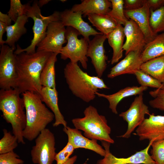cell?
<instances>
[{
	"label": "cell",
	"mask_w": 164,
	"mask_h": 164,
	"mask_svg": "<svg viewBox=\"0 0 164 164\" xmlns=\"http://www.w3.org/2000/svg\"><path fill=\"white\" fill-rule=\"evenodd\" d=\"M52 53L23 52L15 55L17 79L15 89L22 94L26 91L39 93L43 86L40 80L42 71Z\"/></svg>",
	"instance_id": "1"
},
{
	"label": "cell",
	"mask_w": 164,
	"mask_h": 164,
	"mask_svg": "<svg viewBox=\"0 0 164 164\" xmlns=\"http://www.w3.org/2000/svg\"><path fill=\"white\" fill-rule=\"evenodd\" d=\"M24 100L26 124L23 131L24 138L31 141L55 118L54 115L43 103L39 93L26 91L22 93Z\"/></svg>",
	"instance_id": "2"
},
{
	"label": "cell",
	"mask_w": 164,
	"mask_h": 164,
	"mask_svg": "<svg viewBox=\"0 0 164 164\" xmlns=\"http://www.w3.org/2000/svg\"><path fill=\"white\" fill-rule=\"evenodd\" d=\"M63 72L71 92L85 102L94 100L99 89H109L102 79L90 75L82 70L77 63L69 62L66 65Z\"/></svg>",
	"instance_id": "3"
},
{
	"label": "cell",
	"mask_w": 164,
	"mask_h": 164,
	"mask_svg": "<svg viewBox=\"0 0 164 164\" xmlns=\"http://www.w3.org/2000/svg\"><path fill=\"white\" fill-rule=\"evenodd\" d=\"M20 94L16 89H1L0 110L4 119L11 125L12 134L17 138L18 143L24 144L23 132L26 119L24 101Z\"/></svg>",
	"instance_id": "4"
},
{
	"label": "cell",
	"mask_w": 164,
	"mask_h": 164,
	"mask_svg": "<svg viewBox=\"0 0 164 164\" xmlns=\"http://www.w3.org/2000/svg\"><path fill=\"white\" fill-rule=\"evenodd\" d=\"M84 114V117L72 119L75 128L83 131L84 136L90 139L114 143L110 136L111 128L104 116L100 115L97 109L91 105L85 109Z\"/></svg>",
	"instance_id": "5"
},
{
	"label": "cell",
	"mask_w": 164,
	"mask_h": 164,
	"mask_svg": "<svg viewBox=\"0 0 164 164\" xmlns=\"http://www.w3.org/2000/svg\"><path fill=\"white\" fill-rule=\"evenodd\" d=\"M25 4V15L34 21L32 28L33 37L30 44L26 48L22 49L19 45H17V48L14 52L16 55L23 52L28 53L36 52L35 48L45 37L49 25L53 21L60 20V12L57 11H54L52 15L47 16L42 15L38 1H34L32 5L29 3Z\"/></svg>",
	"instance_id": "6"
},
{
	"label": "cell",
	"mask_w": 164,
	"mask_h": 164,
	"mask_svg": "<svg viewBox=\"0 0 164 164\" xmlns=\"http://www.w3.org/2000/svg\"><path fill=\"white\" fill-rule=\"evenodd\" d=\"M80 32L75 29L67 26L66 28V38L67 43L63 47L60 53L62 59H67L74 63L80 62L83 68H87L88 58L87 53L88 42L84 38H78Z\"/></svg>",
	"instance_id": "7"
},
{
	"label": "cell",
	"mask_w": 164,
	"mask_h": 164,
	"mask_svg": "<svg viewBox=\"0 0 164 164\" xmlns=\"http://www.w3.org/2000/svg\"><path fill=\"white\" fill-rule=\"evenodd\" d=\"M30 153L35 164H52L55 160V139L53 134L48 128L41 131L35 139Z\"/></svg>",
	"instance_id": "8"
},
{
	"label": "cell",
	"mask_w": 164,
	"mask_h": 164,
	"mask_svg": "<svg viewBox=\"0 0 164 164\" xmlns=\"http://www.w3.org/2000/svg\"><path fill=\"white\" fill-rule=\"evenodd\" d=\"M16 50L8 45L1 46L0 53V87L1 89L15 88L17 79Z\"/></svg>",
	"instance_id": "9"
},
{
	"label": "cell",
	"mask_w": 164,
	"mask_h": 164,
	"mask_svg": "<svg viewBox=\"0 0 164 164\" xmlns=\"http://www.w3.org/2000/svg\"><path fill=\"white\" fill-rule=\"evenodd\" d=\"M66 33V28L60 20L52 22L45 37L37 44L36 51L60 54L63 45L67 42Z\"/></svg>",
	"instance_id": "10"
},
{
	"label": "cell",
	"mask_w": 164,
	"mask_h": 164,
	"mask_svg": "<svg viewBox=\"0 0 164 164\" xmlns=\"http://www.w3.org/2000/svg\"><path fill=\"white\" fill-rule=\"evenodd\" d=\"M150 114L148 107L144 103L142 94L136 96L129 108L119 114V116L127 123L128 127L125 132L118 137L129 138L135 128L143 122L145 115Z\"/></svg>",
	"instance_id": "11"
},
{
	"label": "cell",
	"mask_w": 164,
	"mask_h": 164,
	"mask_svg": "<svg viewBox=\"0 0 164 164\" xmlns=\"http://www.w3.org/2000/svg\"><path fill=\"white\" fill-rule=\"evenodd\" d=\"M149 141L143 149L135 152L127 158H118L113 155L110 151V143L101 141L102 145L105 150L104 158L97 162L96 164H156L149 153V149L153 142Z\"/></svg>",
	"instance_id": "12"
},
{
	"label": "cell",
	"mask_w": 164,
	"mask_h": 164,
	"mask_svg": "<svg viewBox=\"0 0 164 164\" xmlns=\"http://www.w3.org/2000/svg\"><path fill=\"white\" fill-rule=\"evenodd\" d=\"M138 127L134 134L140 141L153 142L164 139V116L150 114Z\"/></svg>",
	"instance_id": "13"
},
{
	"label": "cell",
	"mask_w": 164,
	"mask_h": 164,
	"mask_svg": "<svg viewBox=\"0 0 164 164\" xmlns=\"http://www.w3.org/2000/svg\"><path fill=\"white\" fill-rule=\"evenodd\" d=\"M106 39L105 35H97L88 42L87 56L91 58L97 76L101 78L107 67V57L104 46Z\"/></svg>",
	"instance_id": "14"
},
{
	"label": "cell",
	"mask_w": 164,
	"mask_h": 164,
	"mask_svg": "<svg viewBox=\"0 0 164 164\" xmlns=\"http://www.w3.org/2000/svg\"><path fill=\"white\" fill-rule=\"evenodd\" d=\"M126 40L123 47L127 55L131 52L142 53L147 43L145 35L137 24L129 19L124 27Z\"/></svg>",
	"instance_id": "15"
},
{
	"label": "cell",
	"mask_w": 164,
	"mask_h": 164,
	"mask_svg": "<svg viewBox=\"0 0 164 164\" xmlns=\"http://www.w3.org/2000/svg\"><path fill=\"white\" fill-rule=\"evenodd\" d=\"M82 15L81 12H74L71 9H66L60 12V20L65 26L71 27L77 30L88 42L90 40V36L103 34L85 22Z\"/></svg>",
	"instance_id": "16"
},
{
	"label": "cell",
	"mask_w": 164,
	"mask_h": 164,
	"mask_svg": "<svg viewBox=\"0 0 164 164\" xmlns=\"http://www.w3.org/2000/svg\"><path fill=\"white\" fill-rule=\"evenodd\" d=\"M63 131L67 135L68 142L75 149L84 148L92 150L102 156L105 155V150L98 144L97 140L90 139L83 135L80 130L68 126L64 127Z\"/></svg>",
	"instance_id": "17"
},
{
	"label": "cell",
	"mask_w": 164,
	"mask_h": 164,
	"mask_svg": "<svg viewBox=\"0 0 164 164\" xmlns=\"http://www.w3.org/2000/svg\"><path fill=\"white\" fill-rule=\"evenodd\" d=\"M127 18L134 21L143 33L147 43L151 41L157 35L155 34L151 27L149 19L150 10L145 0V3L141 8L134 10L124 9Z\"/></svg>",
	"instance_id": "18"
},
{
	"label": "cell",
	"mask_w": 164,
	"mask_h": 164,
	"mask_svg": "<svg viewBox=\"0 0 164 164\" xmlns=\"http://www.w3.org/2000/svg\"><path fill=\"white\" fill-rule=\"evenodd\" d=\"M141 54L142 53L137 52L129 53L124 59L111 69L108 77L113 78L126 74H134L137 71L140 69L143 63Z\"/></svg>",
	"instance_id": "19"
},
{
	"label": "cell",
	"mask_w": 164,
	"mask_h": 164,
	"mask_svg": "<svg viewBox=\"0 0 164 164\" xmlns=\"http://www.w3.org/2000/svg\"><path fill=\"white\" fill-rule=\"evenodd\" d=\"M41 99L52 111L55 117L53 126L57 127L63 125L66 127L67 123L61 113L58 104V94L56 88L43 87L39 93Z\"/></svg>",
	"instance_id": "20"
},
{
	"label": "cell",
	"mask_w": 164,
	"mask_h": 164,
	"mask_svg": "<svg viewBox=\"0 0 164 164\" xmlns=\"http://www.w3.org/2000/svg\"><path fill=\"white\" fill-rule=\"evenodd\" d=\"M112 4L108 0H84L74 5L71 9L74 12H81L83 17L89 14H107L111 10Z\"/></svg>",
	"instance_id": "21"
},
{
	"label": "cell",
	"mask_w": 164,
	"mask_h": 164,
	"mask_svg": "<svg viewBox=\"0 0 164 164\" xmlns=\"http://www.w3.org/2000/svg\"><path fill=\"white\" fill-rule=\"evenodd\" d=\"M147 89V87L142 86H130L121 89L117 92L111 94L107 95L97 92L96 93V95L107 99L109 103V108L113 113L117 114V105L123 98L133 95L142 94L143 92Z\"/></svg>",
	"instance_id": "22"
},
{
	"label": "cell",
	"mask_w": 164,
	"mask_h": 164,
	"mask_svg": "<svg viewBox=\"0 0 164 164\" xmlns=\"http://www.w3.org/2000/svg\"><path fill=\"white\" fill-rule=\"evenodd\" d=\"M107 36L108 43L113 49L111 63L113 64L118 62L123 56V41L125 37L124 27L118 24L116 28Z\"/></svg>",
	"instance_id": "23"
},
{
	"label": "cell",
	"mask_w": 164,
	"mask_h": 164,
	"mask_svg": "<svg viewBox=\"0 0 164 164\" xmlns=\"http://www.w3.org/2000/svg\"><path fill=\"white\" fill-rule=\"evenodd\" d=\"M28 18L26 15H24L19 17L13 25L7 26V39L5 43L15 49V43L26 32L27 29L25 26L28 21Z\"/></svg>",
	"instance_id": "24"
},
{
	"label": "cell",
	"mask_w": 164,
	"mask_h": 164,
	"mask_svg": "<svg viewBox=\"0 0 164 164\" xmlns=\"http://www.w3.org/2000/svg\"><path fill=\"white\" fill-rule=\"evenodd\" d=\"M164 56V32L157 34L146 44L142 51V59L143 63L154 58Z\"/></svg>",
	"instance_id": "25"
},
{
	"label": "cell",
	"mask_w": 164,
	"mask_h": 164,
	"mask_svg": "<svg viewBox=\"0 0 164 164\" xmlns=\"http://www.w3.org/2000/svg\"><path fill=\"white\" fill-rule=\"evenodd\" d=\"M87 17L93 26L107 36L114 30L118 25L117 22L108 14H92L89 15Z\"/></svg>",
	"instance_id": "26"
},
{
	"label": "cell",
	"mask_w": 164,
	"mask_h": 164,
	"mask_svg": "<svg viewBox=\"0 0 164 164\" xmlns=\"http://www.w3.org/2000/svg\"><path fill=\"white\" fill-rule=\"evenodd\" d=\"M140 70L164 84V56L143 63Z\"/></svg>",
	"instance_id": "27"
},
{
	"label": "cell",
	"mask_w": 164,
	"mask_h": 164,
	"mask_svg": "<svg viewBox=\"0 0 164 164\" xmlns=\"http://www.w3.org/2000/svg\"><path fill=\"white\" fill-rule=\"evenodd\" d=\"M58 54L52 53L42 71L40 80L43 87L56 88L55 63L57 61Z\"/></svg>",
	"instance_id": "28"
},
{
	"label": "cell",
	"mask_w": 164,
	"mask_h": 164,
	"mask_svg": "<svg viewBox=\"0 0 164 164\" xmlns=\"http://www.w3.org/2000/svg\"><path fill=\"white\" fill-rule=\"evenodd\" d=\"M110 0L112 4V9L107 14L114 19L118 24L124 26L128 19L124 13V0Z\"/></svg>",
	"instance_id": "29"
},
{
	"label": "cell",
	"mask_w": 164,
	"mask_h": 164,
	"mask_svg": "<svg viewBox=\"0 0 164 164\" xmlns=\"http://www.w3.org/2000/svg\"><path fill=\"white\" fill-rule=\"evenodd\" d=\"M3 136L0 140V154L12 151L18 146L17 138L6 129L3 130Z\"/></svg>",
	"instance_id": "30"
},
{
	"label": "cell",
	"mask_w": 164,
	"mask_h": 164,
	"mask_svg": "<svg viewBox=\"0 0 164 164\" xmlns=\"http://www.w3.org/2000/svg\"><path fill=\"white\" fill-rule=\"evenodd\" d=\"M150 24L153 32L155 34L164 32V6L154 11H150Z\"/></svg>",
	"instance_id": "31"
},
{
	"label": "cell",
	"mask_w": 164,
	"mask_h": 164,
	"mask_svg": "<svg viewBox=\"0 0 164 164\" xmlns=\"http://www.w3.org/2000/svg\"><path fill=\"white\" fill-rule=\"evenodd\" d=\"M134 75L141 86L156 89L164 88V84L140 69L137 71Z\"/></svg>",
	"instance_id": "32"
},
{
	"label": "cell",
	"mask_w": 164,
	"mask_h": 164,
	"mask_svg": "<svg viewBox=\"0 0 164 164\" xmlns=\"http://www.w3.org/2000/svg\"><path fill=\"white\" fill-rule=\"evenodd\" d=\"M151 146L152 159L156 164H164V139L153 142Z\"/></svg>",
	"instance_id": "33"
},
{
	"label": "cell",
	"mask_w": 164,
	"mask_h": 164,
	"mask_svg": "<svg viewBox=\"0 0 164 164\" xmlns=\"http://www.w3.org/2000/svg\"><path fill=\"white\" fill-rule=\"evenodd\" d=\"M26 4L20 0H11L10 8L8 13L12 21L15 22L19 16L25 14Z\"/></svg>",
	"instance_id": "34"
},
{
	"label": "cell",
	"mask_w": 164,
	"mask_h": 164,
	"mask_svg": "<svg viewBox=\"0 0 164 164\" xmlns=\"http://www.w3.org/2000/svg\"><path fill=\"white\" fill-rule=\"evenodd\" d=\"M153 99L149 101L152 108L164 111V88H158L149 92Z\"/></svg>",
	"instance_id": "35"
},
{
	"label": "cell",
	"mask_w": 164,
	"mask_h": 164,
	"mask_svg": "<svg viewBox=\"0 0 164 164\" xmlns=\"http://www.w3.org/2000/svg\"><path fill=\"white\" fill-rule=\"evenodd\" d=\"M74 148L70 143L67 142L63 148L57 153H56L55 160L56 164H63L66 162L70 158L69 157L72 155Z\"/></svg>",
	"instance_id": "36"
},
{
	"label": "cell",
	"mask_w": 164,
	"mask_h": 164,
	"mask_svg": "<svg viewBox=\"0 0 164 164\" xmlns=\"http://www.w3.org/2000/svg\"><path fill=\"white\" fill-rule=\"evenodd\" d=\"M24 161L14 151L0 154V164H23Z\"/></svg>",
	"instance_id": "37"
},
{
	"label": "cell",
	"mask_w": 164,
	"mask_h": 164,
	"mask_svg": "<svg viewBox=\"0 0 164 164\" xmlns=\"http://www.w3.org/2000/svg\"><path fill=\"white\" fill-rule=\"evenodd\" d=\"M124 1V9L132 10L142 7L144 5L145 0H125Z\"/></svg>",
	"instance_id": "38"
},
{
	"label": "cell",
	"mask_w": 164,
	"mask_h": 164,
	"mask_svg": "<svg viewBox=\"0 0 164 164\" xmlns=\"http://www.w3.org/2000/svg\"><path fill=\"white\" fill-rule=\"evenodd\" d=\"M150 11L156 10L164 6V0H145Z\"/></svg>",
	"instance_id": "39"
},
{
	"label": "cell",
	"mask_w": 164,
	"mask_h": 164,
	"mask_svg": "<svg viewBox=\"0 0 164 164\" xmlns=\"http://www.w3.org/2000/svg\"><path fill=\"white\" fill-rule=\"evenodd\" d=\"M12 20L7 14H5L0 12V22H1L7 26L11 25Z\"/></svg>",
	"instance_id": "40"
},
{
	"label": "cell",
	"mask_w": 164,
	"mask_h": 164,
	"mask_svg": "<svg viewBox=\"0 0 164 164\" xmlns=\"http://www.w3.org/2000/svg\"><path fill=\"white\" fill-rule=\"evenodd\" d=\"M7 26L4 23L0 22V44L2 46L5 43V41L3 39V36L6 32V29Z\"/></svg>",
	"instance_id": "41"
},
{
	"label": "cell",
	"mask_w": 164,
	"mask_h": 164,
	"mask_svg": "<svg viewBox=\"0 0 164 164\" xmlns=\"http://www.w3.org/2000/svg\"><path fill=\"white\" fill-rule=\"evenodd\" d=\"M77 159V156L75 155L70 158L69 159L63 164H74Z\"/></svg>",
	"instance_id": "42"
},
{
	"label": "cell",
	"mask_w": 164,
	"mask_h": 164,
	"mask_svg": "<svg viewBox=\"0 0 164 164\" xmlns=\"http://www.w3.org/2000/svg\"><path fill=\"white\" fill-rule=\"evenodd\" d=\"M51 0H40L38 2V4L40 8L43 5L47 4Z\"/></svg>",
	"instance_id": "43"
},
{
	"label": "cell",
	"mask_w": 164,
	"mask_h": 164,
	"mask_svg": "<svg viewBox=\"0 0 164 164\" xmlns=\"http://www.w3.org/2000/svg\"><path fill=\"white\" fill-rule=\"evenodd\" d=\"M60 1H61L62 2H65V1H66L67 0H60Z\"/></svg>",
	"instance_id": "44"
},
{
	"label": "cell",
	"mask_w": 164,
	"mask_h": 164,
	"mask_svg": "<svg viewBox=\"0 0 164 164\" xmlns=\"http://www.w3.org/2000/svg\"><path fill=\"white\" fill-rule=\"evenodd\" d=\"M83 164H88L87 162H85Z\"/></svg>",
	"instance_id": "45"
}]
</instances>
